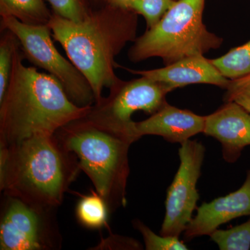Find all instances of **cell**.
<instances>
[{"mask_svg":"<svg viewBox=\"0 0 250 250\" xmlns=\"http://www.w3.org/2000/svg\"><path fill=\"white\" fill-rule=\"evenodd\" d=\"M0 39V99L3 98L9 85L15 55L21 48L17 36L9 29H1Z\"/></svg>","mask_w":250,"mask_h":250,"instance_id":"obj_17","label":"cell"},{"mask_svg":"<svg viewBox=\"0 0 250 250\" xmlns=\"http://www.w3.org/2000/svg\"><path fill=\"white\" fill-rule=\"evenodd\" d=\"M176 0H136L131 10L146 20L147 29L154 27L172 7Z\"/></svg>","mask_w":250,"mask_h":250,"instance_id":"obj_20","label":"cell"},{"mask_svg":"<svg viewBox=\"0 0 250 250\" xmlns=\"http://www.w3.org/2000/svg\"><path fill=\"white\" fill-rule=\"evenodd\" d=\"M20 48L9 85L0 99V146L36 135L55 134L62 126L84 117L91 106H77L54 77L26 66Z\"/></svg>","mask_w":250,"mask_h":250,"instance_id":"obj_1","label":"cell"},{"mask_svg":"<svg viewBox=\"0 0 250 250\" xmlns=\"http://www.w3.org/2000/svg\"><path fill=\"white\" fill-rule=\"evenodd\" d=\"M109 89V94L90 106L83 119L101 129L134 143L140 139L132 116L138 111L156 113L166 101L170 90L156 81L141 76L124 81L119 79Z\"/></svg>","mask_w":250,"mask_h":250,"instance_id":"obj_6","label":"cell"},{"mask_svg":"<svg viewBox=\"0 0 250 250\" xmlns=\"http://www.w3.org/2000/svg\"><path fill=\"white\" fill-rule=\"evenodd\" d=\"M55 134L62 146L76 155L81 170L106 202L110 213L126 207L128 152L133 143L82 118L62 126Z\"/></svg>","mask_w":250,"mask_h":250,"instance_id":"obj_4","label":"cell"},{"mask_svg":"<svg viewBox=\"0 0 250 250\" xmlns=\"http://www.w3.org/2000/svg\"><path fill=\"white\" fill-rule=\"evenodd\" d=\"M209 236L220 250H249L250 218L246 223L229 229H217Z\"/></svg>","mask_w":250,"mask_h":250,"instance_id":"obj_18","label":"cell"},{"mask_svg":"<svg viewBox=\"0 0 250 250\" xmlns=\"http://www.w3.org/2000/svg\"><path fill=\"white\" fill-rule=\"evenodd\" d=\"M225 89V102L238 104L250 113V74L235 80H229Z\"/></svg>","mask_w":250,"mask_h":250,"instance_id":"obj_22","label":"cell"},{"mask_svg":"<svg viewBox=\"0 0 250 250\" xmlns=\"http://www.w3.org/2000/svg\"><path fill=\"white\" fill-rule=\"evenodd\" d=\"M53 13L59 17L80 22L88 17L92 11L88 9L84 0H46Z\"/></svg>","mask_w":250,"mask_h":250,"instance_id":"obj_21","label":"cell"},{"mask_svg":"<svg viewBox=\"0 0 250 250\" xmlns=\"http://www.w3.org/2000/svg\"><path fill=\"white\" fill-rule=\"evenodd\" d=\"M203 134L218 140L224 160L234 164L243 149L250 146V113L238 104L225 102L206 116Z\"/></svg>","mask_w":250,"mask_h":250,"instance_id":"obj_10","label":"cell"},{"mask_svg":"<svg viewBox=\"0 0 250 250\" xmlns=\"http://www.w3.org/2000/svg\"><path fill=\"white\" fill-rule=\"evenodd\" d=\"M0 221V250H48L58 248L60 235L52 207L5 195Z\"/></svg>","mask_w":250,"mask_h":250,"instance_id":"obj_8","label":"cell"},{"mask_svg":"<svg viewBox=\"0 0 250 250\" xmlns=\"http://www.w3.org/2000/svg\"><path fill=\"white\" fill-rule=\"evenodd\" d=\"M52 13L43 0H0L1 17H14L30 25H48Z\"/></svg>","mask_w":250,"mask_h":250,"instance_id":"obj_14","label":"cell"},{"mask_svg":"<svg viewBox=\"0 0 250 250\" xmlns=\"http://www.w3.org/2000/svg\"><path fill=\"white\" fill-rule=\"evenodd\" d=\"M123 67L134 75L159 82L167 86L170 91L195 83L214 85L225 89L229 82L212 63L210 59L205 58L204 55L187 57L153 70H136Z\"/></svg>","mask_w":250,"mask_h":250,"instance_id":"obj_12","label":"cell"},{"mask_svg":"<svg viewBox=\"0 0 250 250\" xmlns=\"http://www.w3.org/2000/svg\"><path fill=\"white\" fill-rule=\"evenodd\" d=\"M106 4L113 5L124 9L131 10L133 4L136 0H103Z\"/></svg>","mask_w":250,"mask_h":250,"instance_id":"obj_23","label":"cell"},{"mask_svg":"<svg viewBox=\"0 0 250 250\" xmlns=\"http://www.w3.org/2000/svg\"><path fill=\"white\" fill-rule=\"evenodd\" d=\"M76 155L56 134L31 136L0 146V188L5 195L56 208L80 173Z\"/></svg>","mask_w":250,"mask_h":250,"instance_id":"obj_3","label":"cell"},{"mask_svg":"<svg viewBox=\"0 0 250 250\" xmlns=\"http://www.w3.org/2000/svg\"><path fill=\"white\" fill-rule=\"evenodd\" d=\"M206 149L197 140H188L179 149L180 165L167 190L166 213L160 234L179 237L192 220L200 199L197 184L201 175Z\"/></svg>","mask_w":250,"mask_h":250,"instance_id":"obj_9","label":"cell"},{"mask_svg":"<svg viewBox=\"0 0 250 250\" xmlns=\"http://www.w3.org/2000/svg\"><path fill=\"white\" fill-rule=\"evenodd\" d=\"M79 223L90 229H99L106 226L110 213L107 204L98 192L82 197L76 207Z\"/></svg>","mask_w":250,"mask_h":250,"instance_id":"obj_15","label":"cell"},{"mask_svg":"<svg viewBox=\"0 0 250 250\" xmlns=\"http://www.w3.org/2000/svg\"><path fill=\"white\" fill-rule=\"evenodd\" d=\"M243 216H250V167L239 189L197 207L196 215L184 231V240L210 236L220 225Z\"/></svg>","mask_w":250,"mask_h":250,"instance_id":"obj_11","label":"cell"},{"mask_svg":"<svg viewBox=\"0 0 250 250\" xmlns=\"http://www.w3.org/2000/svg\"><path fill=\"white\" fill-rule=\"evenodd\" d=\"M1 29H9L17 36L24 60L54 77L77 106L86 107L95 103L93 89L83 74L56 48L48 25H30L14 17H2Z\"/></svg>","mask_w":250,"mask_h":250,"instance_id":"obj_7","label":"cell"},{"mask_svg":"<svg viewBox=\"0 0 250 250\" xmlns=\"http://www.w3.org/2000/svg\"><path fill=\"white\" fill-rule=\"evenodd\" d=\"M210 61L228 80L250 75V40L243 45L230 49L225 55Z\"/></svg>","mask_w":250,"mask_h":250,"instance_id":"obj_16","label":"cell"},{"mask_svg":"<svg viewBox=\"0 0 250 250\" xmlns=\"http://www.w3.org/2000/svg\"><path fill=\"white\" fill-rule=\"evenodd\" d=\"M135 228L142 234L146 250H188L179 237L164 236L153 232L139 220L133 222Z\"/></svg>","mask_w":250,"mask_h":250,"instance_id":"obj_19","label":"cell"},{"mask_svg":"<svg viewBox=\"0 0 250 250\" xmlns=\"http://www.w3.org/2000/svg\"><path fill=\"white\" fill-rule=\"evenodd\" d=\"M206 116H199L187 109H181L166 103L145 121L136 122L138 136L146 135L164 138L172 143H182L195 135L203 133Z\"/></svg>","mask_w":250,"mask_h":250,"instance_id":"obj_13","label":"cell"},{"mask_svg":"<svg viewBox=\"0 0 250 250\" xmlns=\"http://www.w3.org/2000/svg\"><path fill=\"white\" fill-rule=\"evenodd\" d=\"M205 0H176L159 22L136 38L129 49L131 62L159 57L165 65L218 49L223 39L203 22Z\"/></svg>","mask_w":250,"mask_h":250,"instance_id":"obj_5","label":"cell"},{"mask_svg":"<svg viewBox=\"0 0 250 250\" xmlns=\"http://www.w3.org/2000/svg\"><path fill=\"white\" fill-rule=\"evenodd\" d=\"M48 26L54 40L90 83L95 102L101 100L104 89L119 80L116 57L137 38L138 14L106 4L80 22L52 14Z\"/></svg>","mask_w":250,"mask_h":250,"instance_id":"obj_2","label":"cell"}]
</instances>
